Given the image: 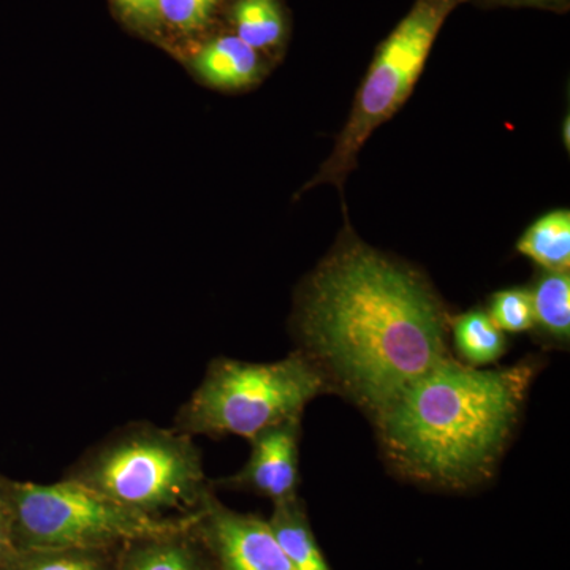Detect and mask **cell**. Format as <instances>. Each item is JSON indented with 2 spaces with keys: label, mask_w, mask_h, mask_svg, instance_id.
Returning <instances> with one entry per match:
<instances>
[{
  "label": "cell",
  "mask_w": 570,
  "mask_h": 570,
  "mask_svg": "<svg viewBox=\"0 0 570 570\" xmlns=\"http://www.w3.org/2000/svg\"><path fill=\"white\" fill-rule=\"evenodd\" d=\"M295 328L302 354L373 415L449 358L425 281L348 236L299 292Z\"/></svg>",
  "instance_id": "6da1fadb"
},
{
  "label": "cell",
  "mask_w": 570,
  "mask_h": 570,
  "mask_svg": "<svg viewBox=\"0 0 570 570\" xmlns=\"http://www.w3.org/2000/svg\"><path fill=\"white\" fill-rule=\"evenodd\" d=\"M532 376L530 363L482 371L444 360L374 415L389 460L409 478L436 485L487 478Z\"/></svg>",
  "instance_id": "7a4b0ae2"
},
{
  "label": "cell",
  "mask_w": 570,
  "mask_h": 570,
  "mask_svg": "<svg viewBox=\"0 0 570 570\" xmlns=\"http://www.w3.org/2000/svg\"><path fill=\"white\" fill-rule=\"evenodd\" d=\"M62 479L156 519L194 515L212 493L194 438L151 422L111 431L85 450Z\"/></svg>",
  "instance_id": "3957f363"
},
{
  "label": "cell",
  "mask_w": 570,
  "mask_h": 570,
  "mask_svg": "<svg viewBox=\"0 0 570 570\" xmlns=\"http://www.w3.org/2000/svg\"><path fill=\"white\" fill-rule=\"evenodd\" d=\"M324 385L325 377L302 352L275 363L216 358L179 406L174 428L193 438L250 441L268 428L299 419Z\"/></svg>",
  "instance_id": "277c9868"
},
{
  "label": "cell",
  "mask_w": 570,
  "mask_h": 570,
  "mask_svg": "<svg viewBox=\"0 0 570 570\" xmlns=\"http://www.w3.org/2000/svg\"><path fill=\"white\" fill-rule=\"evenodd\" d=\"M2 485L17 550H119L134 540L183 530L198 513L156 519L67 479L36 483L2 475Z\"/></svg>",
  "instance_id": "5b68a950"
},
{
  "label": "cell",
  "mask_w": 570,
  "mask_h": 570,
  "mask_svg": "<svg viewBox=\"0 0 570 570\" xmlns=\"http://www.w3.org/2000/svg\"><path fill=\"white\" fill-rule=\"evenodd\" d=\"M464 2L468 0H415L406 17L377 48L335 149L305 189L318 184H333L343 189L363 146L406 102L425 69L439 31L452 11Z\"/></svg>",
  "instance_id": "8992f818"
},
{
  "label": "cell",
  "mask_w": 570,
  "mask_h": 570,
  "mask_svg": "<svg viewBox=\"0 0 570 570\" xmlns=\"http://www.w3.org/2000/svg\"><path fill=\"white\" fill-rule=\"evenodd\" d=\"M195 531L214 570H294L268 521L225 508L213 491L198 510Z\"/></svg>",
  "instance_id": "52a82bcc"
},
{
  "label": "cell",
  "mask_w": 570,
  "mask_h": 570,
  "mask_svg": "<svg viewBox=\"0 0 570 570\" xmlns=\"http://www.w3.org/2000/svg\"><path fill=\"white\" fill-rule=\"evenodd\" d=\"M299 419L288 420L250 439L246 466L220 480V485L254 491L273 504L296 498L298 487Z\"/></svg>",
  "instance_id": "ba28073f"
},
{
  "label": "cell",
  "mask_w": 570,
  "mask_h": 570,
  "mask_svg": "<svg viewBox=\"0 0 570 570\" xmlns=\"http://www.w3.org/2000/svg\"><path fill=\"white\" fill-rule=\"evenodd\" d=\"M195 521L183 530L126 543L118 550L116 570H214Z\"/></svg>",
  "instance_id": "9c48e42d"
},
{
  "label": "cell",
  "mask_w": 570,
  "mask_h": 570,
  "mask_svg": "<svg viewBox=\"0 0 570 570\" xmlns=\"http://www.w3.org/2000/svg\"><path fill=\"white\" fill-rule=\"evenodd\" d=\"M195 73L217 89H243L254 85L262 75L258 51L242 39L220 36L209 40L194 56Z\"/></svg>",
  "instance_id": "30bf717a"
},
{
  "label": "cell",
  "mask_w": 570,
  "mask_h": 570,
  "mask_svg": "<svg viewBox=\"0 0 570 570\" xmlns=\"http://www.w3.org/2000/svg\"><path fill=\"white\" fill-rule=\"evenodd\" d=\"M277 542L294 570H330L318 550L316 539L307 527L298 499L275 504L268 521Z\"/></svg>",
  "instance_id": "8fae6325"
},
{
  "label": "cell",
  "mask_w": 570,
  "mask_h": 570,
  "mask_svg": "<svg viewBox=\"0 0 570 570\" xmlns=\"http://www.w3.org/2000/svg\"><path fill=\"white\" fill-rule=\"evenodd\" d=\"M521 254L546 272L568 273L570 265V214L568 209L547 213L521 236Z\"/></svg>",
  "instance_id": "7c38bea8"
},
{
  "label": "cell",
  "mask_w": 570,
  "mask_h": 570,
  "mask_svg": "<svg viewBox=\"0 0 570 570\" xmlns=\"http://www.w3.org/2000/svg\"><path fill=\"white\" fill-rule=\"evenodd\" d=\"M232 22L235 36L255 51L272 50L284 40L285 20L277 0H236Z\"/></svg>",
  "instance_id": "4fadbf2b"
},
{
  "label": "cell",
  "mask_w": 570,
  "mask_h": 570,
  "mask_svg": "<svg viewBox=\"0 0 570 570\" xmlns=\"http://www.w3.org/2000/svg\"><path fill=\"white\" fill-rule=\"evenodd\" d=\"M118 550H18L0 570H116Z\"/></svg>",
  "instance_id": "5bb4252c"
},
{
  "label": "cell",
  "mask_w": 570,
  "mask_h": 570,
  "mask_svg": "<svg viewBox=\"0 0 570 570\" xmlns=\"http://www.w3.org/2000/svg\"><path fill=\"white\" fill-rule=\"evenodd\" d=\"M534 325L554 341L570 333V279L568 273L546 272L531 292Z\"/></svg>",
  "instance_id": "9a60e30c"
},
{
  "label": "cell",
  "mask_w": 570,
  "mask_h": 570,
  "mask_svg": "<svg viewBox=\"0 0 570 570\" xmlns=\"http://www.w3.org/2000/svg\"><path fill=\"white\" fill-rule=\"evenodd\" d=\"M453 340L460 355L472 366L497 362L505 351L502 330L483 311H469L453 322Z\"/></svg>",
  "instance_id": "2e32d148"
},
{
  "label": "cell",
  "mask_w": 570,
  "mask_h": 570,
  "mask_svg": "<svg viewBox=\"0 0 570 570\" xmlns=\"http://www.w3.org/2000/svg\"><path fill=\"white\" fill-rule=\"evenodd\" d=\"M491 321L499 330L509 333H523L534 326V307L531 292L523 288H508L491 296Z\"/></svg>",
  "instance_id": "e0dca14e"
},
{
  "label": "cell",
  "mask_w": 570,
  "mask_h": 570,
  "mask_svg": "<svg viewBox=\"0 0 570 570\" xmlns=\"http://www.w3.org/2000/svg\"><path fill=\"white\" fill-rule=\"evenodd\" d=\"M223 0H159L160 22L193 33L206 28Z\"/></svg>",
  "instance_id": "ac0fdd59"
},
{
  "label": "cell",
  "mask_w": 570,
  "mask_h": 570,
  "mask_svg": "<svg viewBox=\"0 0 570 570\" xmlns=\"http://www.w3.org/2000/svg\"><path fill=\"white\" fill-rule=\"evenodd\" d=\"M119 13L138 29H154L160 24L159 0H115Z\"/></svg>",
  "instance_id": "d6986e66"
},
{
  "label": "cell",
  "mask_w": 570,
  "mask_h": 570,
  "mask_svg": "<svg viewBox=\"0 0 570 570\" xmlns=\"http://www.w3.org/2000/svg\"><path fill=\"white\" fill-rule=\"evenodd\" d=\"M17 551L13 539V528H11L9 501H7L6 490H3L2 485V475H0V568H2Z\"/></svg>",
  "instance_id": "ffe728a7"
},
{
  "label": "cell",
  "mask_w": 570,
  "mask_h": 570,
  "mask_svg": "<svg viewBox=\"0 0 570 570\" xmlns=\"http://www.w3.org/2000/svg\"><path fill=\"white\" fill-rule=\"evenodd\" d=\"M483 6L489 7H534L551 11H566L569 0H479Z\"/></svg>",
  "instance_id": "44dd1931"
}]
</instances>
